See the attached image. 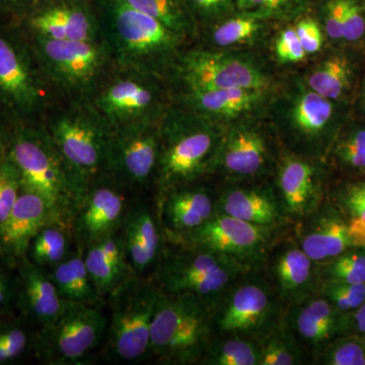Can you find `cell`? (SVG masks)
I'll return each instance as SVG.
<instances>
[{
    "instance_id": "obj_1",
    "label": "cell",
    "mask_w": 365,
    "mask_h": 365,
    "mask_svg": "<svg viewBox=\"0 0 365 365\" xmlns=\"http://www.w3.org/2000/svg\"><path fill=\"white\" fill-rule=\"evenodd\" d=\"M101 40L116 68L167 79L187 41L124 0H93Z\"/></svg>"
},
{
    "instance_id": "obj_2",
    "label": "cell",
    "mask_w": 365,
    "mask_h": 365,
    "mask_svg": "<svg viewBox=\"0 0 365 365\" xmlns=\"http://www.w3.org/2000/svg\"><path fill=\"white\" fill-rule=\"evenodd\" d=\"M160 132L158 197L213 174L223 136L218 125L175 103L160 121Z\"/></svg>"
},
{
    "instance_id": "obj_3",
    "label": "cell",
    "mask_w": 365,
    "mask_h": 365,
    "mask_svg": "<svg viewBox=\"0 0 365 365\" xmlns=\"http://www.w3.org/2000/svg\"><path fill=\"white\" fill-rule=\"evenodd\" d=\"M6 155L20 173L23 189L42 197L72 230L81 197L43 122L11 125Z\"/></svg>"
},
{
    "instance_id": "obj_4",
    "label": "cell",
    "mask_w": 365,
    "mask_h": 365,
    "mask_svg": "<svg viewBox=\"0 0 365 365\" xmlns=\"http://www.w3.org/2000/svg\"><path fill=\"white\" fill-rule=\"evenodd\" d=\"M66 163L81 203L93 182L106 176L112 127L88 100H59L42 119Z\"/></svg>"
},
{
    "instance_id": "obj_5",
    "label": "cell",
    "mask_w": 365,
    "mask_h": 365,
    "mask_svg": "<svg viewBox=\"0 0 365 365\" xmlns=\"http://www.w3.org/2000/svg\"><path fill=\"white\" fill-rule=\"evenodd\" d=\"M56 101L29 38L0 20V113L11 125L39 122Z\"/></svg>"
},
{
    "instance_id": "obj_6",
    "label": "cell",
    "mask_w": 365,
    "mask_h": 365,
    "mask_svg": "<svg viewBox=\"0 0 365 365\" xmlns=\"http://www.w3.org/2000/svg\"><path fill=\"white\" fill-rule=\"evenodd\" d=\"M213 309L212 304L193 294L160 292L148 360L167 365L201 364L213 338Z\"/></svg>"
},
{
    "instance_id": "obj_7",
    "label": "cell",
    "mask_w": 365,
    "mask_h": 365,
    "mask_svg": "<svg viewBox=\"0 0 365 365\" xmlns=\"http://www.w3.org/2000/svg\"><path fill=\"white\" fill-rule=\"evenodd\" d=\"M260 270L206 251L165 241L160 260L150 278L165 294H193L213 307L237 280Z\"/></svg>"
},
{
    "instance_id": "obj_8",
    "label": "cell",
    "mask_w": 365,
    "mask_h": 365,
    "mask_svg": "<svg viewBox=\"0 0 365 365\" xmlns=\"http://www.w3.org/2000/svg\"><path fill=\"white\" fill-rule=\"evenodd\" d=\"M160 290L150 277L132 274L109 294L108 328L102 352L120 364L148 361L151 326Z\"/></svg>"
},
{
    "instance_id": "obj_9",
    "label": "cell",
    "mask_w": 365,
    "mask_h": 365,
    "mask_svg": "<svg viewBox=\"0 0 365 365\" xmlns=\"http://www.w3.org/2000/svg\"><path fill=\"white\" fill-rule=\"evenodd\" d=\"M26 36L58 101L88 100L115 67L102 40H58Z\"/></svg>"
},
{
    "instance_id": "obj_10",
    "label": "cell",
    "mask_w": 365,
    "mask_h": 365,
    "mask_svg": "<svg viewBox=\"0 0 365 365\" xmlns=\"http://www.w3.org/2000/svg\"><path fill=\"white\" fill-rule=\"evenodd\" d=\"M287 307L264 269L237 280L213 309V337L237 336L260 342L283 325Z\"/></svg>"
},
{
    "instance_id": "obj_11",
    "label": "cell",
    "mask_w": 365,
    "mask_h": 365,
    "mask_svg": "<svg viewBox=\"0 0 365 365\" xmlns=\"http://www.w3.org/2000/svg\"><path fill=\"white\" fill-rule=\"evenodd\" d=\"M103 304L66 302L49 326L34 333L32 352L47 365L88 364L104 344L108 317Z\"/></svg>"
},
{
    "instance_id": "obj_12",
    "label": "cell",
    "mask_w": 365,
    "mask_h": 365,
    "mask_svg": "<svg viewBox=\"0 0 365 365\" xmlns=\"http://www.w3.org/2000/svg\"><path fill=\"white\" fill-rule=\"evenodd\" d=\"M163 81L143 72L114 67L88 101L111 127L158 123L173 105L165 98Z\"/></svg>"
},
{
    "instance_id": "obj_13",
    "label": "cell",
    "mask_w": 365,
    "mask_h": 365,
    "mask_svg": "<svg viewBox=\"0 0 365 365\" xmlns=\"http://www.w3.org/2000/svg\"><path fill=\"white\" fill-rule=\"evenodd\" d=\"M289 227H261L232 216L216 213L200 227L187 234L165 239L222 255L254 269H263L274 245L292 232Z\"/></svg>"
},
{
    "instance_id": "obj_14",
    "label": "cell",
    "mask_w": 365,
    "mask_h": 365,
    "mask_svg": "<svg viewBox=\"0 0 365 365\" xmlns=\"http://www.w3.org/2000/svg\"><path fill=\"white\" fill-rule=\"evenodd\" d=\"M172 76L182 83V91H266L269 86L267 74L254 60L210 49L182 52Z\"/></svg>"
},
{
    "instance_id": "obj_15",
    "label": "cell",
    "mask_w": 365,
    "mask_h": 365,
    "mask_svg": "<svg viewBox=\"0 0 365 365\" xmlns=\"http://www.w3.org/2000/svg\"><path fill=\"white\" fill-rule=\"evenodd\" d=\"M160 125L138 122L112 127L106 176L127 190L155 182L160 153Z\"/></svg>"
},
{
    "instance_id": "obj_16",
    "label": "cell",
    "mask_w": 365,
    "mask_h": 365,
    "mask_svg": "<svg viewBox=\"0 0 365 365\" xmlns=\"http://www.w3.org/2000/svg\"><path fill=\"white\" fill-rule=\"evenodd\" d=\"M9 21L29 36L58 40H101L93 0H32Z\"/></svg>"
},
{
    "instance_id": "obj_17",
    "label": "cell",
    "mask_w": 365,
    "mask_h": 365,
    "mask_svg": "<svg viewBox=\"0 0 365 365\" xmlns=\"http://www.w3.org/2000/svg\"><path fill=\"white\" fill-rule=\"evenodd\" d=\"M273 186L285 215L294 225L311 215L329 197L321 168L311 158L300 153L281 155Z\"/></svg>"
},
{
    "instance_id": "obj_18",
    "label": "cell",
    "mask_w": 365,
    "mask_h": 365,
    "mask_svg": "<svg viewBox=\"0 0 365 365\" xmlns=\"http://www.w3.org/2000/svg\"><path fill=\"white\" fill-rule=\"evenodd\" d=\"M125 190L108 176L91 185L72 220L76 246L85 250L122 227L130 207Z\"/></svg>"
},
{
    "instance_id": "obj_19",
    "label": "cell",
    "mask_w": 365,
    "mask_h": 365,
    "mask_svg": "<svg viewBox=\"0 0 365 365\" xmlns=\"http://www.w3.org/2000/svg\"><path fill=\"white\" fill-rule=\"evenodd\" d=\"M263 269L287 309L318 292V263L300 248L294 228L274 245Z\"/></svg>"
},
{
    "instance_id": "obj_20",
    "label": "cell",
    "mask_w": 365,
    "mask_h": 365,
    "mask_svg": "<svg viewBox=\"0 0 365 365\" xmlns=\"http://www.w3.org/2000/svg\"><path fill=\"white\" fill-rule=\"evenodd\" d=\"M267 136L256 127L239 125L223 133L215 170L230 182H253L266 176L272 163Z\"/></svg>"
},
{
    "instance_id": "obj_21",
    "label": "cell",
    "mask_w": 365,
    "mask_h": 365,
    "mask_svg": "<svg viewBox=\"0 0 365 365\" xmlns=\"http://www.w3.org/2000/svg\"><path fill=\"white\" fill-rule=\"evenodd\" d=\"M285 325L314 364L327 346L347 333L345 319L318 292L288 307Z\"/></svg>"
},
{
    "instance_id": "obj_22",
    "label": "cell",
    "mask_w": 365,
    "mask_h": 365,
    "mask_svg": "<svg viewBox=\"0 0 365 365\" xmlns=\"http://www.w3.org/2000/svg\"><path fill=\"white\" fill-rule=\"evenodd\" d=\"M16 281V314L33 333L49 326L61 314L66 302L60 297L47 269L24 258L14 269Z\"/></svg>"
},
{
    "instance_id": "obj_23",
    "label": "cell",
    "mask_w": 365,
    "mask_h": 365,
    "mask_svg": "<svg viewBox=\"0 0 365 365\" xmlns=\"http://www.w3.org/2000/svg\"><path fill=\"white\" fill-rule=\"evenodd\" d=\"M53 222L63 223L42 197L23 189L13 210L0 225V261L14 270L26 258L34 237Z\"/></svg>"
},
{
    "instance_id": "obj_24",
    "label": "cell",
    "mask_w": 365,
    "mask_h": 365,
    "mask_svg": "<svg viewBox=\"0 0 365 365\" xmlns=\"http://www.w3.org/2000/svg\"><path fill=\"white\" fill-rule=\"evenodd\" d=\"M216 213L261 227L294 225L285 215L273 185L230 182L217 191Z\"/></svg>"
},
{
    "instance_id": "obj_25",
    "label": "cell",
    "mask_w": 365,
    "mask_h": 365,
    "mask_svg": "<svg viewBox=\"0 0 365 365\" xmlns=\"http://www.w3.org/2000/svg\"><path fill=\"white\" fill-rule=\"evenodd\" d=\"M217 192L189 182L158 197L157 215L165 239L192 232L216 215Z\"/></svg>"
},
{
    "instance_id": "obj_26",
    "label": "cell",
    "mask_w": 365,
    "mask_h": 365,
    "mask_svg": "<svg viewBox=\"0 0 365 365\" xmlns=\"http://www.w3.org/2000/svg\"><path fill=\"white\" fill-rule=\"evenodd\" d=\"M294 235L300 248L318 264L355 246L344 216L329 198L294 225Z\"/></svg>"
},
{
    "instance_id": "obj_27",
    "label": "cell",
    "mask_w": 365,
    "mask_h": 365,
    "mask_svg": "<svg viewBox=\"0 0 365 365\" xmlns=\"http://www.w3.org/2000/svg\"><path fill=\"white\" fill-rule=\"evenodd\" d=\"M121 232L132 271L137 276L148 277L146 273L155 270L160 260L165 242L158 215L146 204H130Z\"/></svg>"
},
{
    "instance_id": "obj_28",
    "label": "cell",
    "mask_w": 365,
    "mask_h": 365,
    "mask_svg": "<svg viewBox=\"0 0 365 365\" xmlns=\"http://www.w3.org/2000/svg\"><path fill=\"white\" fill-rule=\"evenodd\" d=\"M263 90L225 88L212 91H182L176 104L196 113L216 125L237 119L263 102Z\"/></svg>"
},
{
    "instance_id": "obj_29",
    "label": "cell",
    "mask_w": 365,
    "mask_h": 365,
    "mask_svg": "<svg viewBox=\"0 0 365 365\" xmlns=\"http://www.w3.org/2000/svg\"><path fill=\"white\" fill-rule=\"evenodd\" d=\"M85 261L91 280L104 302L111 292L134 274L127 259L121 228L86 246Z\"/></svg>"
},
{
    "instance_id": "obj_30",
    "label": "cell",
    "mask_w": 365,
    "mask_h": 365,
    "mask_svg": "<svg viewBox=\"0 0 365 365\" xmlns=\"http://www.w3.org/2000/svg\"><path fill=\"white\" fill-rule=\"evenodd\" d=\"M47 270L60 297L66 302L105 304L88 274L85 250L81 247L76 246L63 261Z\"/></svg>"
},
{
    "instance_id": "obj_31",
    "label": "cell",
    "mask_w": 365,
    "mask_h": 365,
    "mask_svg": "<svg viewBox=\"0 0 365 365\" xmlns=\"http://www.w3.org/2000/svg\"><path fill=\"white\" fill-rule=\"evenodd\" d=\"M333 116V105L329 98L314 91L300 93L292 109V125L307 143H318L325 135Z\"/></svg>"
},
{
    "instance_id": "obj_32",
    "label": "cell",
    "mask_w": 365,
    "mask_h": 365,
    "mask_svg": "<svg viewBox=\"0 0 365 365\" xmlns=\"http://www.w3.org/2000/svg\"><path fill=\"white\" fill-rule=\"evenodd\" d=\"M72 239L68 225L58 222L48 223L31 241L26 258L39 267H54L71 253Z\"/></svg>"
},
{
    "instance_id": "obj_33",
    "label": "cell",
    "mask_w": 365,
    "mask_h": 365,
    "mask_svg": "<svg viewBox=\"0 0 365 365\" xmlns=\"http://www.w3.org/2000/svg\"><path fill=\"white\" fill-rule=\"evenodd\" d=\"M126 4L160 21L189 42L198 34V26L185 0H124Z\"/></svg>"
},
{
    "instance_id": "obj_34",
    "label": "cell",
    "mask_w": 365,
    "mask_h": 365,
    "mask_svg": "<svg viewBox=\"0 0 365 365\" xmlns=\"http://www.w3.org/2000/svg\"><path fill=\"white\" fill-rule=\"evenodd\" d=\"M201 365H260V344L237 336L213 337Z\"/></svg>"
},
{
    "instance_id": "obj_35",
    "label": "cell",
    "mask_w": 365,
    "mask_h": 365,
    "mask_svg": "<svg viewBox=\"0 0 365 365\" xmlns=\"http://www.w3.org/2000/svg\"><path fill=\"white\" fill-rule=\"evenodd\" d=\"M328 198L344 216L355 246L365 247V181L346 182Z\"/></svg>"
},
{
    "instance_id": "obj_36",
    "label": "cell",
    "mask_w": 365,
    "mask_h": 365,
    "mask_svg": "<svg viewBox=\"0 0 365 365\" xmlns=\"http://www.w3.org/2000/svg\"><path fill=\"white\" fill-rule=\"evenodd\" d=\"M265 21L253 14L235 11L209 25V37L216 47L225 48L252 42L260 35Z\"/></svg>"
},
{
    "instance_id": "obj_37",
    "label": "cell",
    "mask_w": 365,
    "mask_h": 365,
    "mask_svg": "<svg viewBox=\"0 0 365 365\" xmlns=\"http://www.w3.org/2000/svg\"><path fill=\"white\" fill-rule=\"evenodd\" d=\"M260 344V365L311 364V359L295 339L287 325L274 330L259 342Z\"/></svg>"
},
{
    "instance_id": "obj_38",
    "label": "cell",
    "mask_w": 365,
    "mask_h": 365,
    "mask_svg": "<svg viewBox=\"0 0 365 365\" xmlns=\"http://www.w3.org/2000/svg\"><path fill=\"white\" fill-rule=\"evenodd\" d=\"M351 71L347 60L343 57H331L322 62L309 74L307 86L309 90L329 100L339 98L347 90Z\"/></svg>"
},
{
    "instance_id": "obj_39",
    "label": "cell",
    "mask_w": 365,
    "mask_h": 365,
    "mask_svg": "<svg viewBox=\"0 0 365 365\" xmlns=\"http://www.w3.org/2000/svg\"><path fill=\"white\" fill-rule=\"evenodd\" d=\"M319 284L365 283V247L353 246L335 258L318 264Z\"/></svg>"
},
{
    "instance_id": "obj_40",
    "label": "cell",
    "mask_w": 365,
    "mask_h": 365,
    "mask_svg": "<svg viewBox=\"0 0 365 365\" xmlns=\"http://www.w3.org/2000/svg\"><path fill=\"white\" fill-rule=\"evenodd\" d=\"M32 329L18 314L0 318V365L14 364L32 351Z\"/></svg>"
},
{
    "instance_id": "obj_41",
    "label": "cell",
    "mask_w": 365,
    "mask_h": 365,
    "mask_svg": "<svg viewBox=\"0 0 365 365\" xmlns=\"http://www.w3.org/2000/svg\"><path fill=\"white\" fill-rule=\"evenodd\" d=\"M312 0H237V11L262 20H292L302 16Z\"/></svg>"
},
{
    "instance_id": "obj_42",
    "label": "cell",
    "mask_w": 365,
    "mask_h": 365,
    "mask_svg": "<svg viewBox=\"0 0 365 365\" xmlns=\"http://www.w3.org/2000/svg\"><path fill=\"white\" fill-rule=\"evenodd\" d=\"M316 364L365 365V338L355 334L335 338L323 350Z\"/></svg>"
},
{
    "instance_id": "obj_43",
    "label": "cell",
    "mask_w": 365,
    "mask_h": 365,
    "mask_svg": "<svg viewBox=\"0 0 365 365\" xmlns=\"http://www.w3.org/2000/svg\"><path fill=\"white\" fill-rule=\"evenodd\" d=\"M318 292L345 319L346 325L348 318L365 302V283H321Z\"/></svg>"
},
{
    "instance_id": "obj_44",
    "label": "cell",
    "mask_w": 365,
    "mask_h": 365,
    "mask_svg": "<svg viewBox=\"0 0 365 365\" xmlns=\"http://www.w3.org/2000/svg\"><path fill=\"white\" fill-rule=\"evenodd\" d=\"M333 153L346 169L365 172V129L346 132L336 141Z\"/></svg>"
},
{
    "instance_id": "obj_45",
    "label": "cell",
    "mask_w": 365,
    "mask_h": 365,
    "mask_svg": "<svg viewBox=\"0 0 365 365\" xmlns=\"http://www.w3.org/2000/svg\"><path fill=\"white\" fill-rule=\"evenodd\" d=\"M21 191L23 182L20 173L6 155L0 160V225L13 210Z\"/></svg>"
},
{
    "instance_id": "obj_46",
    "label": "cell",
    "mask_w": 365,
    "mask_h": 365,
    "mask_svg": "<svg viewBox=\"0 0 365 365\" xmlns=\"http://www.w3.org/2000/svg\"><path fill=\"white\" fill-rule=\"evenodd\" d=\"M198 30L237 11V0H185Z\"/></svg>"
},
{
    "instance_id": "obj_47",
    "label": "cell",
    "mask_w": 365,
    "mask_h": 365,
    "mask_svg": "<svg viewBox=\"0 0 365 365\" xmlns=\"http://www.w3.org/2000/svg\"><path fill=\"white\" fill-rule=\"evenodd\" d=\"M365 33V4L364 0H344L343 39L356 42Z\"/></svg>"
},
{
    "instance_id": "obj_48",
    "label": "cell",
    "mask_w": 365,
    "mask_h": 365,
    "mask_svg": "<svg viewBox=\"0 0 365 365\" xmlns=\"http://www.w3.org/2000/svg\"><path fill=\"white\" fill-rule=\"evenodd\" d=\"M276 56L282 63H294L304 59L307 53L294 28L282 31L275 44Z\"/></svg>"
},
{
    "instance_id": "obj_49",
    "label": "cell",
    "mask_w": 365,
    "mask_h": 365,
    "mask_svg": "<svg viewBox=\"0 0 365 365\" xmlns=\"http://www.w3.org/2000/svg\"><path fill=\"white\" fill-rule=\"evenodd\" d=\"M16 281L14 271L0 261V318L14 316L16 311Z\"/></svg>"
},
{
    "instance_id": "obj_50",
    "label": "cell",
    "mask_w": 365,
    "mask_h": 365,
    "mask_svg": "<svg viewBox=\"0 0 365 365\" xmlns=\"http://www.w3.org/2000/svg\"><path fill=\"white\" fill-rule=\"evenodd\" d=\"M343 14L344 0H325L321 6V16L331 39H343Z\"/></svg>"
},
{
    "instance_id": "obj_51",
    "label": "cell",
    "mask_w": 365,
    "mask_h": 365,
    "mask_svg": "<svg viewBox=\"0 0 365 365\" xmlns=\"http://www.w3.org/2000/svg\"><path fill=\"white\" fill-rule=\"evenodd\" d=\"M294 30L307 54L319 51L323 45V34L316 21L312 18L302 19L297 21Z\"/></svg>"
},
{
    "instance_id": "obj_52",
    "label": "cell",
    "mask_w": 365,
    "mask_h": 365,
    "mask_svg": "<svg viewBox=\"0 0 365 365\" xmlns=\"http://www.w3.org/2000/svg\"><path fill=\"white\" fill-rule=\"evenodd\" d=\"M31 2L32 0H0V20H13Z\"/></svg>"
},
{
    "instance_id": "obj_53",
    "label": "cell",
    "mask_w": 365,
    "mask_h": 365,
    "mask_svg": "<svg viewBox=\"0 0 365 365\" xmlns=\"http://www.w3.org/2000/svg\"><path fill=\"white\" fill-rule=\"evenodd\" d=\"M347 334H355L365 338V302L348 318Z\"/></svg>"
},
{
    "instance_id": "obj_54",
    "label": "cell",
    "mask_w": 365,
    "mask_h": 365,
    "mask_svg": "<svg viewBox=\"0 0 365 365\" xmlns=\"http://www.w3.org/2000/svg\"><path fill=\"white\" fill-rule=\"evenodd\" d=\"M11 127V124L0 113V160L6 157L7 140H9Z\"/></svg>"
},
{
    "instance_id": "obj_55",
    "label": "cell",
    "mask_w": 365,
    "mask_h": 365,
    "mask_svg": "<svg viewBox=\"0 0 365 365\" xmlns=\"http://www.w3.org/2000/svg\"><path fill=\"white\" fill-rule=\"evenodd\" d=\"M364 100H365V83H364Z\"/></svg>"
},
{
    "instance_id": "obj_56",
    "label": "cell",
    "mask_w": 365,
    "mask_h": 365,
    "mask_svg": "<svg viewBox=\"0 0 365 365\" xmlns=\"http://www.w3.org/2000/svg\"><path fill=\"white\" fill-rule=\"evenodd\" d=\"M364 4H365V2H364Z\"/></svg>"
}]
</instances>
